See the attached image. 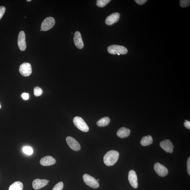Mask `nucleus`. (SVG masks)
I'll return each mask as SVG.
<instances>
[{
  "label": "nucleus",
  "instance_id": "obj_31",
  "mask_svg": "<svg viewBox=\"0 0 190 190\" xmlns=\"http://www.w3.org/2000/svg\"><path fill=\"white\" fill-rule=\"evenodd\" d=\"M99 181V179H97V181Z\"/></svg>",
  "mask_w": 190,
  "mask_h": 190
},
{
  "label": "nucleus",
  "instance_id": "obj_9",
  "mask_svg": "<svg viewBox=\"0 0 190 190\" xmlns=\"http://www.w3.org/2000/svg\"><path fill=\"white\" fill-rule=\"evenodd\" d=\"M66 140L69 147L72 149L76 151L80 150V145L74 138L68 136L66 138Z\"/></svg>",
  "mask_w": 190,
  "mask_h": 190
},
{
  "label": "nucleus",
  "instance_id": "obj_30",
  "mask_svg": "<svg viewBox=\"0 0 190 190\" xmlns=\"http://www.w3.org/2000/svg\"><path fill=\"white\" fill-rule=\"evenodd\" d=\"M27 2H29L31 1H31V0H27Z\"/></svg>",
  "mask_w": 190,
  "mask_h": 190
},
{
  "label": "nucleus",
  "instance_id": "obj_6",
  "mask_svg": "<svg viewBox=\"0 0 190 190\" xmlns=\"http://www.w3.org/2000/svg\"><path fill=\"white\" fill-rule=\"evenodd\" d=\"M19 71L22 76L24 77L29 76L32 73V66L29 63H23L19 67Z\"/></svg>",
  "mask_w": 190,
  "mask_h": 190
},
{
  "label": "nucleus",
  "instance_id": "obj_25",
  "mask_svg": "<svg viewBox=\"0 0 190 190\" xmlns=\"http://www.w3.org/2000/svg\"><path fill=\"white\" fill-rule=\"evenodd\" d=\"M6 8L4 6H0V19L3 16V15L5 13V11H6Z\"/></svg>",
  "mask_w": 190,
  "mask_h": 190
},
{
  "label": "nucleus",
  "instance_id": "obj_5",
  "mask_svg": "<svg viewBox=\"0 0 190 190\" xmlns=\"http://www.w3.org/2000/svg\"><path fill=\"white\" fill-rule=\"evenodd\" d=\"M55 23V20L54 18L51 17L46 18L42 23L41 29L43 31L50 30L54 26Z\"/></svg>",
  "mask_w": 190,
  "mask_h": 190
},
{
  "label": "nucleus",
  "instance_id": "obj_26",
  "mask_svg": "<svg viewBox=\"0 0 190 190\" xmlns=\"http://www.w3.org/2000/svg\"><path fill=\"white\" fill-rule=\"evenodd\" d=\"M187 170L188 171V173L190 175V158H188V160L187 162Z\"/></svg>",
  "mask_w": 190,
  "mask_h": 190
},
{
  "label": "nucleus",
  "instance_id": "obj_32",
  "mask_svg": "<svg viewBox=\"0 0 190 190\" xmlns=\"http://www.w3.org/2000/svg\"><path fill=\"white\" fill-rule=\"evenodd\" d=\"M40 31H42V30L41 29L40 30Z\"/></svg>",
  "mask_w": 190,
  "mask_h": 190
},
{
  "label": "nucleus",
  "instance_id": "obj_16",
  "mask_svg": "<svg viewBox=\"0 0 190 190\" xmlns=\"http://www.w3.org/2000/svg\"><path fill=\"white\" fill-rule=\"evenodd\" d=\"M130 130L125 127H122L120 128L117 132V136L118 137L121 138H125L128 137L130 135Z\"/></svg>",
  "mask_w": 190,
  "mask_h": 190
},
{
  "label": "nucleus",
  "instance_id": "obj_4",
  "mask_svg": "<svg viewBox=\"0 0 190 190\" xmlns=\"http://www.w3.org/2000/svg\"><path fill=\"white\" fill-rule=\"evenodd\" d=\"M83 179L84 181L87 185L92 188H97L99 187L98 181L94 177L89 175V174H84L83 176Z\"/></svg>",
  "mask_w": 190,
  "mask_h": 190
},
{
  "label": "nucleus",
  "instance_id": "obj_17",
  "mask_svg": "<svg viewBox=\"0 0 190 190\" xmlns=\"http://www.w3.org/2000/svg\"><path fill=\"white\" fill-rule=\"evenodd\" d=\"M153 139L151 136L143 137L140 141V144L143 146H147L152 144Z\"/></svg>",
  "mask_w": 190,
  "mask_h": 190
},
{
  "label": "nucleus",
  "instance_id": "obj_13",
  "mask_svg": "<svg viewBox=\"0 0 190 190\" xmlns=\"http://www.w3.org/2000/svg\"><path fill=\"white\" fill-rule=\"evenodd\" d=\"M48 183V181L47 179H35L32 182V187L35 190L39 189L47 185Z\"/></svg>",
  "mask_w": 190,
  "mask_h": 190
},
{
  "label": "nucleus",
  "instance_id": "obj_2",
  "mask_svg": "<svg viewBox=\"0 0 190 190\" xmlns=\"http://www.w3.org/2000/svg\"><path fill=\"white\" fill-rule=\"evenodd\" d=\"M107 51L109 53L113 55H124L127 53L128 50L124 46L117 45H112L109 46L107 48Z\"/></svg>",
  "mask_w": 190,
  "mask_h": 190
},
{
  "label": "nucleus",
  "instance_id": "obj_7",
  "mask_svg": "<svg viewBox=\"0 0 190 190\" xmlns=\"http://www.w3.org/2000/svg\"><path fill=\"white\" fill-rule=\"evenodd\" d=\"M154 169L158 175L161 177L165 176L168 173V169L160 163H156L154 166Z\"/></svg>",
  "mask_w": 190,
  "mask_h": 190
},
{
  "label": "nucleus",
  "instance_id": "obj_12",
  "mask_svg": "<svg viewBox=\"0 0 190 190\" xmlns=\"http://www.w3.org/2000/svg\"><path fill=\"white\" fill-rule=\"evenodd\" d=\"M120 17V15L119 13H114L106 18L105 23L107 25H112L119 21Z\"/></svg>",
  "mask_w": 190,
  "mask_h": 190
},
{
  "label": "nucleus",
  "instance_id": "obj_23",
  "mask_svg": "<svg viewBox=\"0 0 190 190\" xmlns=\"http://www.w3.org/2000/svg\"><path fill=\"white\" fill-rule=\"evenodd\" d=\"M179 5L182 7L189 6L190 5V1L189 0H181L179 2Z\"/></svg>",
  "mask_w": 190,
  "mask_h": 190
},
{
  "label": "nucleus",
  "instance_id": "obj_8",
  "mask_svg": "<svg viewBox=\"0 0 190 190\" xmlns=\"http://www.w3.org/2000/svg\"><path fill=\"white\" fill-rule=\"evenodd\" d=\"M18 45L20 50L24 51L26 49L27 45L25 41V35L23 31L20 32L18 36Z\"/></svg>",
  "mask_w": 190,
  "mask_h": 190
},
{
  "label": "nucleus",
  "instance_id": "obj_19",
  "mask_svg": "<svg viewBox=\"0 0 190 190\" xmlns=\"http://www.w3.org/2000/svg\"><path fill=\"white\" fill-rule=\"evenodd\" d=\"M23 188L24 186L22 182L17 181L10 186L9 190H23Z\"/></svg>",
  "mask_w": 190,
  "mask_h": 190
},
{
  "label": "nucleus",
  "instance_id": "obj_24",
  "mask_svg": "<svg viewBox=\"0 0 190 190\" xmlns=\"http://www.w3.org/2000/svg\"><path fill=\"white\" fill-rule=\"evenodd\" d=\"M63 187V182H59L54 187L52 190H62Z\"/></svg>",
  "mask_w": 190,
  "mask_h": 190
},
{
  "label": "nucleus",
  "instance_id": "obj_28",
  "mask_svg": "<svg viewBox=\"0 0 190 190\" xmlns=\"http://www.w3.org/2000/svg\"><path fill=\"white\" fill-rule=\"evenodd\" d=\"M184 125L185 127L187 129H190V122L188 120H185L184 123Z\"/></svg>",
  "mask_w": 190,
  "mask_h": 190
},
{
  "label": "nucleus",
  "instance_id": "obj_20",
  "mask_svg": "<svg viewBox=\"0 0 190 190\" xmlns=\"http://www.w3.org/2000/svg\"><path fill=\"white\" fill-rule=\"evenodd\" d=\"M111 1L110 0H97L96 4L99 7H103L106 6Z\"/></svg>",
  "mask_w": 190,
  "mask_h": 190
},
{
  "label": "nucleus",
  "instance_id": "obj_1",
  "mask_svg": "<svg viewBox=\"0 0 190 190\" xmlns=\"http://www.w3.org/2000/svg\"><path fill=\"white\" fill-rule=\"evenodd\" d=\"M119 157V153L118 151L114 150L110 151L104 156V162L107 166H112L116 163Z\"/></svg>",
  "mask_w": 190,
  "mask_h": 190
},
{
  "label": "nucleus",
  "instance_id": "obj_33",
  "mask_svg": "<svg viewBox=\"0 0 190 190\" xmlns=\"http://www.w3.org/2000/svg\"><path fill=\"white\" fill-rule=\"evenodd\" d=\"M1 108V105H0V108Z\"/></svg>",
  "mask_w": 190,
  "mask_h": 190
},
{
  "label": "nucleus",
  "instance_id": "obj_18",
  "mask_svg": "<svg viewBox=\"0 0 190 190\" xmlns=\"http://www.w3.org/2000/svg\"><path fill=\"white\" fill-rule=\"evenodd\" d=\"M110 119L108 117H105L100 119L97 124L99 127H105L108 125L110 123Z\"/></svg>",
  "mask_w": 190,
  "mask_h": 190
},
{
  "label": "nucleus",
  "instance_id": "obj_22",
  "mask_svg": "<svg viewBox=\"0 0 190 190\" xmlns=\"http://www.w3.org/2000/svg\"><path fill=\"white\" fill-rule=\"evenodd\" d=\"M23 151L26 154L31 155L33 153L32 149L29 147H25L23 149Z\"/></svg>",
  "mask_w": 190,
  "mask_h": 190
},
{
  "label": "nucleus",
  "instance_id": "obj_11",
  "mask_svg": "<svg viewBox=\"0 0 190 190\" xmlns=\"http://www.w3.org/2000/svg\"><path fill=\"white\" fill-rule=\"evenodd\" d=\"M160 147L167 153H173L174 146L170 140H163L160 143Z\"/></svg>",
  "mask_w": 190,
  "mask_h": 190
},
{
  "label": "nucleus",
  "instance_id": "obj_10",
  "mask_svg": "<svg viewBox=\"0 0 190 190\" xmlns=\"http://www.w3.org/2000/svg\"><path fill=\"white\" fill-rule=\"evenodd\" d=\"M128 179L131 185L134 188H137L138 186L137 176L135 171L131 170L129 172Z\"/></svg>",
  "mask_w": 190,
  "mask_h": 190
},
{
  "label": "nucleus",
  "instance_id": "obj_29",
  "mask_svg": "<svg viewBox=\"0 0 190 190\" xmlns=\"http://www.w3.org/2000/svg\"><path fill=\"white\" fill-rule=\"evenodd\" d=\"M22 97L23 99L25 100H27L29 99V94L28 93H23L22 95Z\"/></svg>",
  "mask_w": 190,
  "mask_h": 190
},
{
  "label": "nucleus",
  "instance_id": "obj_3",
  "mask_svg": "<svg viewBox=\"0 0 190 190\" xmlns=\"http://www.w3.org/2000/svg\"><path fill=\"white\" fill-rule=\"evenodd\" d=\"M73 123L78 129L84 132H88L89 127L84 120L80 117H76L73 119Z\"/></svg>",
  "mask_w": 190,
  "mask_h": 190
},
{
  "label": "nucleus",
  "instance_id": "obj_15",
  "mask_svg": "<svg viewBox=\"0 0 190 190\" xmlns=\"http://www.w3.org/2000/svg\"><path fill=\"white\" fill-rule=\"evenodd\" d=\"M55 159L53 157L48 156L44 157L41 159L40 163L42 165L45 166H50L56 163Z\"/></svg>",
  "mask_w": 190,
  "mask_h": 190
},
{
  "label": "nucleus",
  "instance_id": "obj_14",
  "mask_svg": "<svg viewBox=\"0 0 190 190\" xmlns=\"http://www.w3.org/2000/svg\"><path fill=\"white\" fill-rule=\"evenodd\" d=\"M74 42L76 47L79 49H82L83 48L84 43L80 33L79 32H76L74 34Z\"/></svg>",
  "mask_w": 190,
  "mask_h": 190
},
{
  "label": "nucleus",
  "instance_id": "obj_27",
  "mask_svg": "<svg viewBox=\"0 0 190 190\" xmlns=\"http://www.w3.org/2000/svg\"><path fill=\"white\" fill-rule=\"evenodd\" d=\"M135 2L140 5H142L147 1V0H136Z\"/></svg>",
  "mask_w": 190,
  "mask_h": 190
},
{
  "label": "nucleus",
  "instance_id": "obj_21",
  "mask_svg": "<svg viewBox=\"0 0 190 190\" xmlns=\"http://www.w3.org/2000/svg\"><path fill=\"white\" fill-rule=\"evenodd\" d=\"M34 94L36 97L41 96L43 93V90L39 87H36L34 89Z\"/></svg>",
  "mask_w": 190,
  "mask_h": 190
}]
</instances>
